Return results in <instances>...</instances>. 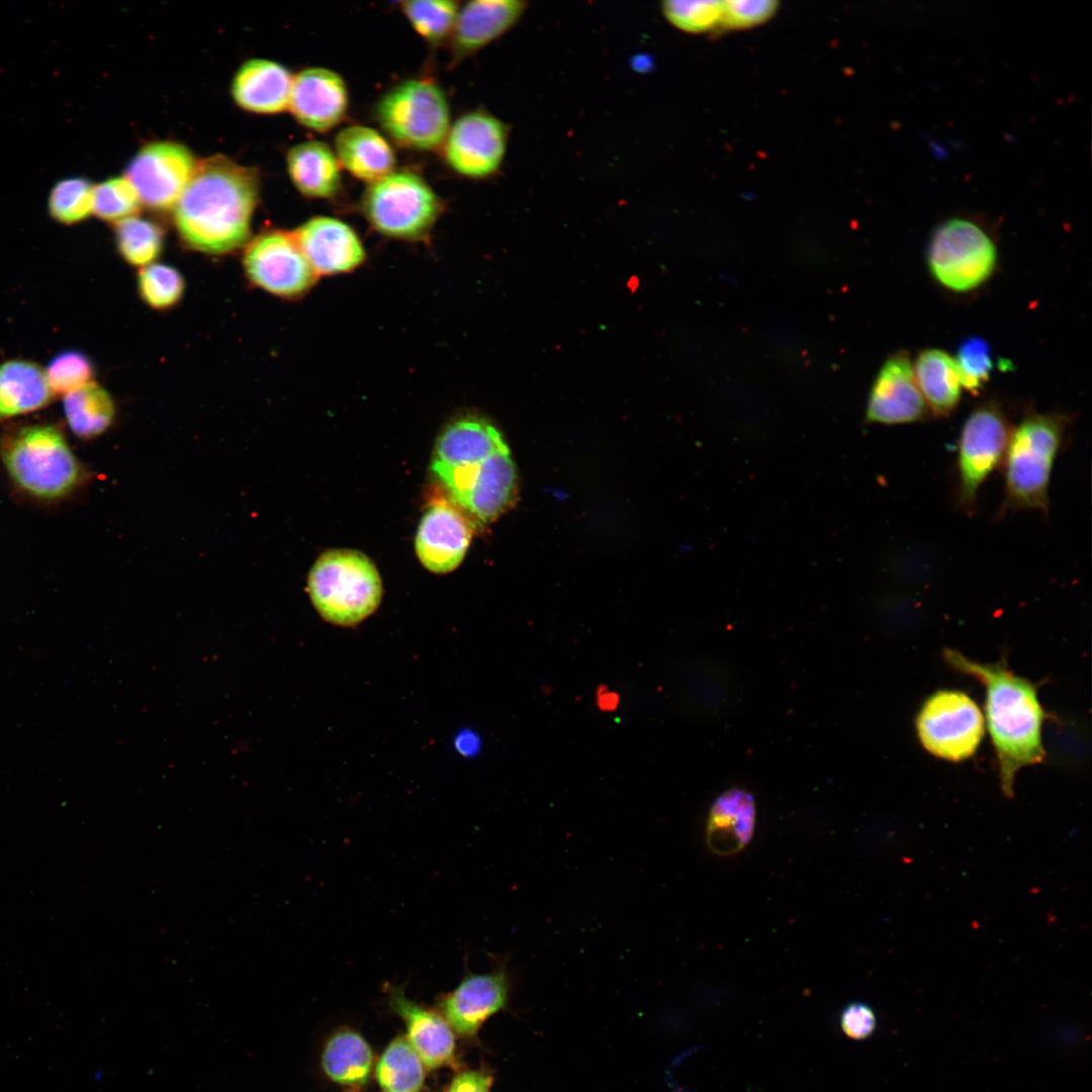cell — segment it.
I'll use <instances>...</instances> for the list:
<instances>
[{
  "mask_svg": "<svg viewBox=\"0 0 1092 1092\" xmlns=\"http://www.w3.org/2000/svg\"><path fill=\"white\" fill-rule=\"evenodd\" d=\"M52 396L46 372L36 364L13 360L0 365V422L39 410Z\"/></svg>",
  "mask_w": 1092,
  "mask_h": 1092,
  "instance_id": "cell-28",
  "label": "cell"
},
{
  "mask_svg": "<svg viewBox=\"0 0 1092 1092\" xmlns=\"http://www.w3.org/2000/svg\"><path fill=\"white\" fill-rule=\"evenodd\" d=\"M932 277L956 292L978 288L993 274L997 249L990 235L976 221L951 217L932 232L926 249Z\"/></svg>",
  "mask_w": 1092,
  "mask_h": 1092,
  "instance_id": "cell-8",
  "label": "cell"
},
{
  "mask_svg": "<svg viewBox=\"0 0 1092 1092\" xmlns=\"http://www.w3.org/2000/svg\"><path fill=\"white\" fill-rule=\"evenodd\" d=\"M839 1024L846 1036L861 1040L874 1034L878 1019L873 1008L867 1003L852 1002L842 1009Z\"/></svg>",
  "mask_w": 1092,
  "mask_h": 1092,
  "instance_id": "cell-41",
  "label": "cell"
},
{
  "mask_svg": "<svg viewBox=\"0 0 1092 1092\" xmlns=\"http://www.w3.org/2000/svg\"><path fill=\"white\" fill-rule=\"evenodd\" d=\"M400 8L414 29L432 43L452 34L459 11L458 2L449 0L403 1Z\"/></svg>",
  "mask_w": 1092,
  "mask_h": 1092,
  "instance_id": "cell-33",
  "label": "cell"
},
{
  "mask_svg": "<svg viewBox=\"0 0 1092 1092\" xmlns=\"http://www.w3.org/2000/svg\"><path fill=\"white\" fill-rule=\"evenodd\" d=\"M1010 432L995 401L978 405L966 419L957 453V503L965 513L974 511L980 487L1002 463Z\"/></svg>",
  "mask_w": 1092,
  "mask_h": 1092,
  "instance_id": "cell-10",
  "label": "cell"
},
{
  "mask_svg": "<svg viewBox=\"0 0 1092 1092\" xmlns=\"http://www.w3.org/2000/svg\"><path fill=\"white\" fill-rule=\"evenodd\" d=\"M139 291L146 303L164 309L175 305L184 292L180 272L165 264H150L139 274Z\"/></svg>",
  "mask_w": 1092,
  "mask_h": 1092,
  "instance_id": "cell-35",
  "label": "cell"
},
{
  "mask_svg": "<svg viewBox=\"0 0 1092 1092\" xmlns=\"http://www.w3.org/2000/svg\"><path fill=\"white\" fill-rule=\"evenodd\" d=\"M491 1076L481 1071H466L458 1074L445 1092H489Z\"/></svg>",
  "mask_w": 1092,
  "mask_h": 1092,
  "instance_id": "cell-42",
  "label": "cell"
},
{
  "mask_svg": "<svg viewBox=\"0 0 1092 1092\" xmlns=\"http://www.w3.org/2000/svg\"><path fill=\"white\" fill-rule=\"evenodd\" d=\"M64 411L73 433L83 439L99 436L114 419V403L109 393L94 382L65 395Z\"/></svg>",
  "mask_w": 1092,
  "mask_h": 1092,
  "instance_id": "cell-30",
  "label": "cell"
},
{
  "mask_svg": "<svg viewBox=\"0 0 1092 1092\" xmlns=\"http://www.w3.org/2000/svg\"><path fill=\"white\" fill-rule=\"evenodd\" d=\"M927 412L908 353L895 352L883 363L873 382L866 421L882 425L910 424L924 420Z\"/></svg>",
  "mask_w": 1092,
  "mask_h": 1092,
  "instance_id": "cell-16",
  "label": "cell"
},
{
  "mask_svg": "<svg viewBox=\"0 0 1092 1092\" xmlns=\"http://www.w3.org/2000/svg\"><path fill=\"white\" fill-rule=\"evenodd\" d=\"M527 8L522 0L467 2L459 9L451 34L455 57H468L511 30Z\"/></svg>",
  "mask_w": 1092,
  "mask_h": 1092,
  "instance_id": "cell-21",
  "label": "cell"
},
{
  "mask_svg": "<svg viewBox=\"0 0 1092 1092\" xmlns=\"http://www.w3.org/2000/svg\"><path fill=\"white\" fill-rule=\"evenodd\" d=\"M93 188L82 178L61 181L50 196L52 215L66 223L79 221L92 211Z\"/></svg>",
  "mask_w": 1092,
  "mask_h": 1092,
  "instance_id": "cell-38",
  "label": "cell"
},
{
  "mask_svg": "<svg viewBox=\"0 0 1092 1092\" xmlns=\"http://www.w3.org/2000/svg\"><path fill=\"white\" fill-rule=\"evenodd\" d=\"M722 26L728 28H746L757 25L770 18L778 9V2L769 0L723 1Z\"/></svg>",
  "mask_w": 1092,
  "mask_h": 1092,
  "instance_id": "cell-40",
  "label": "cell"
},
{
  "mask_svg": "<svg viewBox=\"0 0 1092 1092\" xmlns=\"http://www.w3.org/2000/svg\"><path fill=\"white\" fill-rule=\"evenodd\" d=\"M293 235L318 277L353 272L367 259L363 243L355 230L335 217H311Z\"/></svg>",
  "mask_w": 1092,
  "mask_h": 1092,
  "instance_id": "cell-18",
  "label": "cell"
},
{
  "mask_svg": "<svg viewBox=\"0 0 1092 1092\" xmlns=\"http://www.w3.org/2000/svg\"><path fill=\"white\" fill-rule=\"evenodd\" d=\"M461 736V735H460ZM457 746L459 750L467 756L474 755L479 751L480 740L478 736L471 732H466L458 738Z\"/></svg>",
  "mask_w": 1092,
  "mask_h": 1092,
  "instance_id": "cell-43",
  "label": "cell"
},
{
  "mask_svg": "<svg viewBox=\"0 0 1092 1092\" xmlns=\"http://www.w3.org/2000/svg\"><path fill=\"white\" fill-rule=\"evenodd\" d=\"M360 208L380 235L404 242H428L444 210L436 192L418 174L391 172L370 183Z\"/></svg>",
  "mask_w": 1092,
  "mask_h": 1092,
  "instance_id": "cell-6",
  "label": "cell"
},
{
  "mask_svg": "<svg viewBox=\"0 0 1092 1092\" xmlns=\"http://www.w3.org/2000/svg\"><path fill=\"white\" fill-rule=\"evenodd\" d=\"M381 127L397 144L414 150L442 146L450 129V110L433 81L411 79L388 90L376 105Z\"/></svg>",
  "mask_w": 1092,
  "mask_h": 1092,
  "instance_id": "cell-7",
  "label": "cell"
},
{
  "mask_svg": "<svg viewBox=\"0 0 1092 1092\" xmlns=\"http://www.w3.org/2000/svg\"><path fill=\"white\" fill-rule=\"evenodd\" d=\"M507 446L500 433L485 419L466 414L452 420L439 435L431 468L438 478L479 463Z\"/></svg>",
  "mask_w": 1092,
  "mask_h": 1092,
  "instance_id": "cell-19",
  "label": "cell"
},
{
  "mask_svg": "<svg viewBox=\"0 0 1092 1092\" xmlns=\"http://www.w3.org/2000/svg\"><path fill=\"white\" fill-rule=\"evenodd\" d=\"M0 455L13 481L39 498L63 497L84 479L79 460L62 433L52 426L17 431L4 440Z\"/></svg>",
  "mask_w": 1092,
  "mask_h": 1092,
  "instance_id": "cell-5",
  "label": "cell"
},
{
  "mask_svg": "<svg viewBox=\"0 0 1092 1092\" xmlns=\"http://www.w3.org/2000/svg\"><path fill=\"white\" fill-rule=\"evenodd\" d=\"M244 267L254 284L287 299L305 295L318 278L293 233L279 230L261 234L249 244Z\"/></svg>",
  "mask_w": 1092,
  "mask_h": 1092,
  "instance_id": "cell-12",
  "label": "cell"
},
{
  "mask_svg": "<svg viewBox=\"0 0 1092 1092\" xmlns=\"http://www.w3.org/2000/svg\"><path fill=\"white\" fill-rule=\"evenodd\" d=\"M258 193L255 171L225 157L196 163L174 205V219L183 242L207 254H225L250 237Z\"/></svg>",
  "mask_w": 1092,
  "mask_h": 1092,
  "instance_id": "cell-1",
  "label": "cell"
},
{
  "mask_svg": "<svg viewBox=\"0 0 1092 1092\" xmlns=\"http://www.w3.org/2000/svg\"><path fill=\"white\" fill-rule=\"evenodd\" d=\"M293 77L278 63L251 60L237 73L233 94L243 108L258 113H277L289 106Z\"/></svg>",
  "mask_w": 1092,
  "mask_h": 1092,
  "instance_id": "cell-24",
  "label": "cell"
},
{
  "mask_svg": "<svg viewBox=\"0 0 1092 1092\" xmlns=\"http://www.w3.org/2000/svg\"><path fill=\"white\" fill-rule=\"evenodd\" d=\"M390 1008L403 1019L406 1039L428 1069L450 1063L455 1053L454 1033L444 1018L411 1000L396 986H387Z\"/></svg>",
  "mask_w": 1092,
  "mask_h": 1092,
  "instance_id": "cell-22",
  "label": "cell"
},
{
  "mask_svg": "<svg viewBox=\"0 0 1092 1092\" xmlns=\"http://www.w3.org/2000/svg\"><path fill=\"white\" fill-rule=\"evenodd\" d=\"M289 107L304 126L315 131H327L346 114V85L337 73L329 69H305L293 77Z\"/></svg>",
  "mask_w": 1092,
  "mask_h": 1092,
  "instance_id": "cell-20",
  "label": "cell"
},
{
  "mask_svg": "<svg viewBox=\"0 0 1092 1092\" xmlns=\"http://www.w3.org/2000/svg\"><path fill=\"white\" fill-rule=\"evenodd\" d=\"M375 1075L386 1092H419L425 1081V1065L406 1037L398 1036L382 1053Z\"/></svg>",
  "mask_w": 1092,
  "mask_h": 1092,
  "instance_id": "cell-31",
  "label": "cell"
},
{
  "mask_svg": "<svg viewBox=\"0 0 1092 1092\" xmlns=\"http://www.w3.org/2000/svg\"><path fill=\"white\" fill-rule=\"evenodd\" d=\"M196 162L182 145L157 142L145 146L130 162L126 179L146 206L165 210L174 207L188 183Z\"/></svg>",
  "mask_w": 1092,
  "mask_h": 1092,
  "instance_id": "cell-15",
  "label": "cell"
},
{
  "mask_svg": "<svg viewBox=\"0 0 1092 1092\" xmlns=\"http://www.w3.org/2000/svg\"><path fill=\"white\" fill-rule=\"evenodd\" d=\"M373 1053L368 1042L357 1032L341 1030L327 1041L322 1067L335 1083L344 1086L365 1084L371 1074Z\"/></svg>",
  "mask_w": 1092,
  "mask_h": 1092,
  "instance_id": "cell-29",
  "label": "cell"
},
{
  "mask_svg": "<svg viewBox=\"0 0 1092 1092\" xmlns=\"http://www.w3.org/2000/svg\"><path fill=\"white\" fill-rule=\"evenodd\" d=\"M456 505L474 524L498 518L516 502L518 475L508 445L482 462L440 478Z\"/></svg>",
  "mask_w": 1092,
  "mask_h": 1092,
  "instance_id": "cell-11",
  "label": "cell"
},
{
  "mask_svg": "<svg viewBox=\"0 0 1092 1092\" xmlns=\"http://www.w3.org/2000/svg\"><path fill=\"white\" fill-rule=\"evenodd\" d=\"M913 371L927 408L935 417L949 416L962 389L954 358L940 349H925L917 355Z\"/></svg>",
  "mask_w": 1092,
  "mask_h": 1092,
  "instance_id": "cell-27",
  "label": "cell"
},
{
  "mask_svg": "<svg viewBox=\"0 0 1092 1092\" xmlns=\"http://www.w3.org/2000/svg\"><path fill=\"white\" fill-rule=\"evenodd\" d=\"M46 376L53 393L66 395L90 383L93 366L84 354L67 351L51 361Z\"/></svg>",
  "mask_w": 1092,
  "mask_h": 1092,
  "instance_id": "cell-39",
  "label": "cell"
},
{
  "mask_svg": "<svg viewBox=\"0 0 1092 1092\" xmlns=\"http://www.w3.org/2000/svg\"><path fill=\"white\" fill-rule=\"evenodd\" d=\"M943 658L954 670L980 681L985 689L988 731L995 751L1000 788L1011 799L1019 769L1043 761L1041 729L1045 712L1037 688L1015 674L1002 658L982 663L946 648Z\"/></svg>",
  "mask_w": 1092,
  "mask_h": 1092,
  "instance_id": "cell-2",
  "label": "cell"
},
{
  "mask_svg": "<svg viewBox=\"0 0 1092 1092\" xmlns=\"http://www.w3.org/2000/svg\"><path fill=\"white\" fill-rule=\"evenodd\" d=\"M510 127L484 109L469 111L455 120L444 142L447 164L469 179L495 175L505 160Z\"/></svg>",
  "mask_w": 1092,
  "mask_h": 1092,
  "instance_id": "cell-13",
  "label": "cell"
},
{
  "mask_svg": "<svg viewBox=\"0 0 1092 1092\" xmlns=\"http://www.w3.org/2000/svg\"><path fill=\"white\" fill-rule=\"evenodd\" d=\"M116 242L125 261L133 266H147L162 251L163 232L150 220L130 216L117 222Z\"/></svg>",
  "mask_w": 1092,
  "mask_h": 1092,
  "instance_id": "cell-32",
  "label": "cell"
},
{
  "mask_svg": "<svg viewBox=\"0 0 1092 1092\" xmlns=\"http://www.w3.org/2000/svg\"><path fill=\"white\" fill-rule=\"evenodd\" d=\"M755 821L753 796L742 788L727 789L710 807L706 824L707 846L720 856L738 853L750 842Z\"/></svg>",
  "mask_w": 1092,
  "mask_h": 1092,
  "instance_id": "cell-23",
  "label": "cell"
},
{
  "mask_svg": "<svg viewBox=\"0 0 1092 1092\" xmlns=\"http://www.w3.org/2000/svg\"><path fill=\"white\" fill-rule=\"evenodd\" d=\"M290 178L299 192L311 198H331L341 188L340 163L325 143L304 142L287 155Z\"/></svg>",
  "mask_w": 1092,
  "mask_h": 1092,
  "instance_id": "cell-26",
  "label": "cell"
},
{
  "mask_svg": "<svg viewBox=\"0 0 1092 1092\" xmlns=\"http://www.w3.org/2000/svg\"><path fill=\"white\" fill-rule=\"evenodd\" d=\"M915 727L925 750L954 762L972 757L985 733L980 708L969 695L957 690L930 695L916 716Z\"/></svg>",
  "mask_w": 1092,
  "mask_h": 1092,
  "instance_id": "cell-9",
  "label": "cell"
},
{
  "mask_svg": "<svg viewBox=\"0 0 1092 1092\" xmlns=\"http://www.w3.org/2000/svg\"><path fill=\"white\" fill-rule=\"evenodd\" d=\"M954 361L961 385L977 394L990 379L994 367L988 342L976 336L964 339L958 347Z\"/></svg>",
  "mask_w": 1092,
  "mask_h": 1092,
  "instance_id": "cell-36",
  "label": "cell"
},
{
  "mask_svg": "<svg viewBox=\"0 0 1092 1092\" xmlns=\"http://www.w3.org/2000/svg\"><path fill=\"white\" fill-rule=\"evenodd\" d=\"M661 12L674 27L692 33L706 32L722 26L723 1H664Z\"/></svg>",
  "mask_w": 1092,
  "mask_h": 1092,
  "instance_id": "cell-34",
  "label": "cell"
},
{
  "mask_svg": "<svg viewBox=\"0 0 1092 1092\" xmlns=\"http://www.w3.org/2000/svg\"><path fill=\"white\" fill-rule=\"evenodd\" d=\"M475 524L452 502L439 500L425 512L416 536V552L432 572L447 573L463 560Z\"/></svg>",
  "mask_w": 1092,
  "mask_h": 1092,
  "instance_id": "cell-17",
  "label": "cell"
},
{
  "mask_svg": "<svg viewBox=\"0 0 1092 1092\" xmlns=\"http://www.w3.org/2000/svg\"><path fill=\"white\" fill-rule=\"evenodd\" d=\"M307 589L318 614L329 623L351 627L378 608L382 584L373 562L355 550L323 553L309 571Z\"/></svg>",
  "mask_w": 1092,
  "mask_h": 1092,
  "instance_id": "cell-4",
  "label": "cell"
},
{
  "mask_svg": "<svg viewBox=\"0 0 1092 1092\" xmlns=\"http://www.w3.org/2000/svg\"><path fill=\"white\" fill-rule=\"evenodd\" d=\"M1069 418L1059 413L1026 415L1011 429L1002 461L1004 498L999 517L1018 510L1049 511V487Z\"/></svg>",
  "mask_w": 1092,
  "mask_h": 1092,
  "instance_id": "cell-3",
  "label": "cell"
},
{
  "mask_svg": "<svg viewBox=\"0 0 1092 1092\" xmlns=\"http://www.w3.org/2000/svg\"><path fill=\"white\" fill-rule=\"evenodd\" d=\"M490 971L473 974L466 970L461 982L442 996L440 1007L451 1028L472 1036L490 1016L509 1003L512 974L508 954H488Z\"/></svg>",
  "mask_w": 1092,
  "mask_h": 1092,
  "instance_id": "cell-14",
  "label": "cell"
},
{
  "mask_svg": "<svg viewBox=\"0 0 1092 1092\" xmlns=\"http://www.w3.org/2000/svg\"><path fill=\"white\" fill-rule=\"evenodd\" d=\"M335 148L339 163L354 177L369 183L391 173L395 164L389 143L367 126L343 128L336 136Z\"/></svg>",
  "mask_w": 1092,
  "mask_h": 1092,
  "instance_id": "cell-25",
  "label": "cell"
},
{
  "mask_svg": "<svg viewBox=\"0 0 1092 1092\" xmlns=\"http://www.w3.org/2000/svg\"><path fill=\"white\" fill-rule=\"evenodd\" d=\"M597 704L601 710L612 711L617 708L619 704V696L607 688L599 689L597 693Z\"/></svg>",
  "mask_w": 1092,
  "mask_h": 1092,
  "instance_id": "cell-44",
  "label": "cell"
},
{
  "mask_svg": "<svg viewBox=\"0 0 1092 1092\" xmlns=\"http://www.w3.org/2000/svg\"><path fill=\"white\" fill-rule=\"evenodd\" d=\"M140 203L135 189L125 177L109 179L93 188L92 211L105 220L130 217Z\"/></svg>",
  "mask_w": 1092,
  "mask_h": 1092,
  "instance_id": "cell-37",
  "label": "cell"
}]
</instances>
